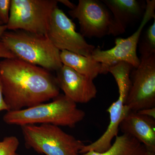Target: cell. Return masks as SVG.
Returning a JSON list of instances; mask_svg holds the SVG:
<instances>
[{
	"instance_id": "3",
	"label": "cell",
	"mask_w": 155,
	"mask_h": 155,
	"mask_svg": "<svg viewBox=\"0 0 155 155\" xmlns=\"http://www.w3.org/2000/svg\"><path fill=\"white\" fill-rule=\"evenodd\" d=\"M1 41L18 59L50 72H57L63 66L61 51L46 35L21 30L10 31L3 34Z\"/></svg>"
},
{
	"instance_id": "24",
	"label": "cell",
	"mask_w": 155,
	"mask_h": 155,
	"mask_svg": "<svg viewBox=\"0 0 155 155\" xmlns=\"http://www.w3.org/2000/svg\"><path fill=\"white\" fill-rule=\"evenodd\" d=\"M148 155H155V153L149 151V152Z\"/></svg>"
},
{
	"instance_id": "14",
	"label": "cell",
	"mask_w": 155,
	"mask_h": 155,
	"mask_svg": "<svg viewBox=\"0 0 155 155\" xmlns=\"http://www.w3.org/2000/svg\"><path fill=\"white\" fill-rule=\"evenodd\" d=\"M60 58L63 65L93 80L101 74L108 73L107 67L96 61L91 57L75 54L69 51H61Z\"/></svg>"
},
{
	"instance_id": "1",
	"label": "cell",
	"mask_w": 155,
	"mask_h": 155,
	"mask_svg": "<svg viewBox=\"0 0 155 155\" xmlns=\"http://www.w3.org/2000/svg\"><path fill=\"white\" fill-rule=\"evenodd\" d=\"M0 82L8 111L47 102L60 94L50 71L18 58L0 61Z\"/></svg>"
},
{
	"instance_id": "2",
	"label": "cell",
	"mask_w": 155,
	"mask_h": 155,
	"mask_svg": "<svg viewBox=\"0 0 155 155\" xmlns=\"http://www.w3.org/2000/svg\"><path fill=\"white\" fill-rule=\"evenodd\" d=\"M85 116V112L78 108L76 103L64 94H60L51 102L19 110L7 111L3 119L8 125L21 127L48 124L73 127Z\"/></svg>"
},
{
	"instance_id": "8",
	"label": "cell",
	"mask_w": 155,
	"mask_h": 155,
	"mask_svg": "<svg viewBox=\"0 0 155 155\" xmlns=\"http://www.w3.org/2000/svg\"><path fill=\"white\" fill-rule=\"evenodd\" d=\"M140 60L138 67L132 70L125 103L133 112L155 107V54Z\"/></svg>"
},
{
	"instance_id": "16",
	"label": "cell",
	"mask_w": 155,
	"mask_h": 155,
	"mask_svg": "<svg viewBox=\"0 0 155 155\" xmlns=\"http://www.w3.org/2000/svg\"><path fill=\"white\" fill-rule=\"evenodd\" d=\"M137 48L140 54V59H145L155 54V19L152 24L143 34H141Z\"/></svg>"
},
{
	"instance_id": "20",
	"label": "cell",
	"mask_w": 155,
	"mask_h": 155,
	"mask_svg": "<svg viewBox=\"0 0 155 155\" xmlns=\"http://www.w3.org/2000/svg\"><path fill=\"white\" fill-rule=\"evenodd\" d=\"M137 112L141 115L155 119V107L144 109Z\"/></svg>"
},
{
	"instance_id": "19",
	"label": "cell",
	"mask_w": 155,
	"mask_h": 155,
	"mask_svg": "<svg viewBox=\"0 0 155 155\" xmlns=\"http://www.w3.org/2000/svg\"><path fill=\"white\" fill-rule=\"evenodd\" d=\"M0 58H4V59L17 58L1 41H0Z\"/></svg>"
},
{
	"instance_id": "25",
	"label": "cell",
	"mask_w": 155,
	"mask_h": 155,
	"mask_svg": "<svg viewBox=\"0 0 155 155\" xmlns=\"http://www.w3.org/2000/svg\"><path fill=\"white\" fill-rule=\"evenodd\" d=\"M0 25H3V24L2 23V22H0Z\"/></svg>"
},
{
	"instance_id": "12",
	"label": "cell",
	"mask_w": 155,
	"mask_h": 155,
	"mask_svg": "<svg viewBox=\"0 0 155 155\" xmlns=\"http://www.w3.org/2000/svg\"><path fill=\"white\" fill-rule=\"evenodd\" d=\"M113 17L110 35L116 36L125 32L133 22L143 17L146 2L140 0H102Z\"/></svg>"
},
{
	"instance_id": "4",
	"label": "cell",
	"mask_w": 155,
	"mask_h": 155,
	"mask_svg": "<svg viewBox=\"0 0 155 155\" xmlns=\"http://www.w3.org/2000/svg\"><path fill=\"white\" fill-rule=\"evenodd\" d=\"M26 146L45 155H81L85 145L62 130L59 126L48 124L21 126Z\"/></svg>"
},
{
	"instance_id": "21",
	"label": "cell",
	"mask_w": 155,
	"mask_h": 155,
	"mask_svg": "<svg viewBox=\"0 0 155 155\" xmlns=\"http://www.w3.org/2000/svg\"><path fill=\"white\" fill-rule=\"evenodd\" d=\"M3 111H8V107L5 102L3 97L2 90V87L0 82V112Z\"/></svg>"
},
{
	"instance_id": "5",
	"label": "cell",
	"mask_w": 155,
	"mask_h": 155,
	"mask_svg": "<svg viewBox=\"0 0 155 155\" xmlns=\"http://www.w3.org/2000/svg\"><path fill=\"white\" fill-rule=\"evenodd\" d=\"M58 0H11L7 29L47 35Z\"/></svg>"
},
{
	"instance_id": "6",
	"label": "cell",
	"mask_w": 155,
	"mask_h": 155,
	"mask_svg": "<svg viewBox=\"0 0 155 155\" xmlns=\"http://www.w3.org/2000/svg\"><path fill=\"white\" fill-rule=\"evenodd\" d=\"M119 90V97L108 108L110 123L107 130L94 142L85 145L80 151L81 154L91 151L102 153L110 148L113 139L118 135L119 125L122 120L130 112L125 105L131 85L130 71L125 68H119L112 72Z\"/></svg>"
},
{
	"instance_id": "15",
	"label": "cell",
	"mask_w": 155,
	"mask_h": 155,
	"mask_svg": "<svg viewBox=\"0 0 155 155\" xmlns=\"http://www.w3.org/2000/svg\"><path fill=\"white\" fill-rule=\"evenodd\" d=\"M149 151L144 145L129 134L117 135L109 149L102 153L91 151L81 155H148Z\"/></svg>"
},
{
	"instance_id": "9",
	"label": "cell",
	"mask_w": 155,
	"mask_h": 155,
	"mask_svg": "<svg viewBox=\"0 0 155 155\" xmlns=\"http://www.w3.org/2000/svg\"><path fill=\"white\" fill-rule=\"evenodd\" d=\"M46 36L60 51L65 50L90 57L95 48V46L89 44L76 31L75 23L58 6L52 14Z\"/></svg>"
},
{
	"instance_id": "7",
	"label": "cell",
	"mask_w": 155,
	"mask_h": 155,
	"mask_svg": "<svg viewBox=\"0 0 155 155\" xmlns=\"http://www.w3.org/2000/svg\"><path fill=\"white\" fill-rule=\"evenodd\" d=\"M155 1L147 0L145 11L141 23L137 30L126 38L115 39V45L110 49L102 50L94 49L91 57L107 68L120 62H125L136 68L140 64L137 55V46L143 31L151 19H155Z\"/></svg>"
},
{
	"instance_id": "18",
	"label": "cell",
	"mask_w": 155,
	"mask_h": 155,
	"mask_svg": "<svg viewBox=\"0 0 155 155\" xmlns=\"http://www.w3.org/2000/svg\"><path fill=\"white\" fill-rule=\"evenodd\" d=\"M11 0H0V22L6 25L10 16Z\"/></svg>"
},
{
	"instance_id": "11",
	"label": "cell",
	"mask_w": 155,
	"mask_h": 155,
	"mask_svg": "<svg viewBox=\"0 0 155 155\" xmlns=\"http://www.w3.org/2000/svg\"><path fill=\"white\" fill-rule=\"evenodd\" d=\"M57 73L56 78L59 88L76 104H86L96 97V87L92 79L65 65Z\"/></svg>"
},
{
	"instance_id": "23",
	"label": "cell",
	"mask_w": 155,
	"mask_h": 155,
	"mask_svg": "<svg viewBox=\"0 0 155 155\" xmlns=\"http://www.w3.org/2000/svg\"><path fill=\"white\" fill-rule=\"evenodd\" d=\"M7 30V25H0V41H1V38H2L3 34L5 33Z\"/></svg>"
},
{
	"instance_id": "26",
	"label": "cell",
	"mask_w": 155,
	"mask_h": 155,
	"mask_svg": "<svg viewBox=\"0 0 155 155\" xmlns=\"http://www.w3.org/2000/svg\"><path fill=\"white\" fill-rule=\"evenodd\" d=\"M14 155H19V154H18L17 153H16Z\"/></svg>"
},
{
	"instance_id": "17",
	"label": "cell",
	"mask_w": 155,
	"mask_h": 155,
	"mask_svg": "<svg viewBox=\"0 0 155 155\" xmlns=\"http://www.w3.org/2000/svg\"><path fill=\"white\" fill-rule=\"evenodd\" d=\"M19 144V140L16 136L6 137L0 141V155H14Z\"/></svg>"
},
{
	"instance_id": "13",
	"label": "cell",
	"mask_w": 155,
	"mask_h": 155,
	"mask_svg": "<svg viewBox=\"0 0 155 155\" xmlns=\"http://www.w3.org/2000/svg\"><path fill=\"white\" fill-rule=\"evenodd\" d=\"M119 128L140 142L149 151L155 153V119L130 111L122 120Z\"/></svg>"
},
{
	"instance_id": "10",
	"label": "cell",
	"mask_w": 155,
	"mask_h": 155,
	"mask_svg": "<svg viewBox=\"0 0 155 155\" xmlns=\"http://www.w3.org/2000/svg\"><path fill=\"white\" fill-rule=\"evenodd\" d=\"M78 20L84 37L101 38L110 35L113 17L107 6L98 0H79L75 8L69 11Z\"/></svg>"
},
{
	"instance_id": "22",
	"label": "cell",
	"mask_w": 155,
	"mask_h": 155,
	"mask_svg": "<svg viewBox=\"0 0 155 155\" xmlns=\"http://www.w3.org/2000/svg\"><path fill=\"white\" fill-rule=\"evenodd\" d=\"M58 3H61L71 10H73L76 7V5L69 0H58Z\"/></svg>"
}]
</instances>
